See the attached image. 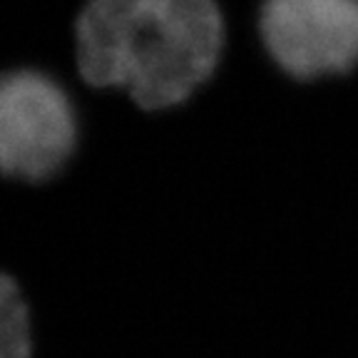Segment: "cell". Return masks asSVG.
<instances>
[{"label":"cell","mask_w":358,"mask_h":358,"mask_svg":"<svg viewBox=\"0 0 358 358\" xmlns=\"http://www.w3.org/2000/svg\"><path fill=\"white\" fill-rule=\"evenodd\" d=\"M259 28L268 55L294 78L358 65V0H264Z\"/></svg>","instance_id":"3957f363"},{"label":"cell","mask_w":358,"mask_h":358,"mask_svg":"<svg viewBox=\"0 0 358 358\" xmlns=\"http://www.w3.org/2000/svg\"><path fill=\"white\" fill-rule=\"evenodd\" d=\"M80 117L62 83L35 67L0 73V174L52 179L75 155Z\"/></svg>","instance_id":"7a4b0ae2"},{"label":"cell","mask_w":358,"mask_h":358,"mask_svg":"<svg viewBox=\"0 0 358 358\" xmlns=\"http://www.w3.org/2000/svg\"><path fill=\"white\" fill-rule=\"evenodd\" d=\"M30 313L17 284L0 274V358H30Z\"/></svg>","instance_id":"277c9868"},{"label":"cell","mask_w":358,"mask_h":358,"mask_svg":"<svg viewBox=\"0 0 358 358\" xmlns=\"http://www.w3.org/2000/svg\"><path fill=\"white\" fill-rule=\"evenodd\" d=\"M222 45L217 0H85L75 20L85 85L124 90L152 112L189 100L217 70Z\"/></svg>","instance_id":"6da1fadb"}]
</instances>
